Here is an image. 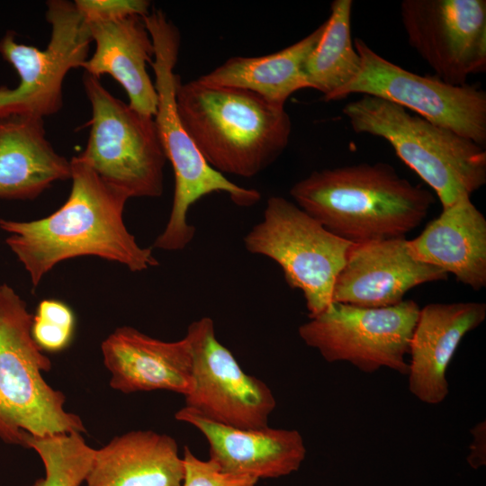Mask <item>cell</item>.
<instances>
[{
    "mask_svg": "<svg viewBox=\"0 0 486 486\" xmlns=\"http://www.w3.org/2000/svg\"><path fill=\"white\" fill-rule=\"evenodd\" d=\"M72 187L67 201L49 216L15 221L0 219L6 244L29 273L33 287L58 263L98 256L141 272L158 265L151 248L129 232L123 211L129 196L104 182L78 156L70 159Z\"/></svg>",
    "mask_w": 486,
    "mask_h": 486,
    "instance_id": "cell-1",
    "label": "cell"
},
{
    "mask_svg": "<svg viewBox=\"0 0 486 486\" xmlns=\"http://www.w3.org/2000/svg\"><path fill=\"white\" fill-rule=\"evenodd\" d=\"M290 195L328 231L354 244L405 238L436 201L385 162L313 171Z\"/></svg>",
    "mask_w": 486,
    "mask_h": 486,
    "instance_id": "cell-2",
    "label": "cell"
},
{
    "mask_svg": "<svg viewBox=\"0 0 486 486\" xmlns=\"http://www.w3.org/2000/svg\"><path fill=\"white\" fill-rule=\"evenodd\" d=\"M176 107L206 162L220 174L253 177L288 146L292 122L284 106L237 87L178 81Z\"/></svg>",
    "mask_w": 486,
    "mask_h": 486,
    "instance_id": "cell-3",
    "label": "cell"
},
{
    "mask_svg": "<svg viewBox=\"0 0 486 486\" xmlns=\"http://www.w3.org/2000/svg\"><path fill=\"white\" fill-rule=\"evenodd\" d=\"M154 46L150 65L158 94L154 121L166 160L175 174V192L169 219L153 247L166 251L184 249L195 235L188 222L191 206L205 195L224 193L238 206L250 207L261 198L260 193L230 181L212 168L202 156L186 131L176 107V86L180 76L174 72L181 37L177 27L159 9L143 17Z\"/></svg>",
    "mask_w": 486,
    "mask_h": 486,
    "instance_id": "cell-4",
    "label": "cell"
},
{
    "mask_svg": "<svg viewBox=\"0 0 486 486\" xmlns=\"http://www.w3.org/2000/svg\"><path fill=\"white\" fill-rule=\"evenodd\" d=\"M356 134L386 140L436 193L442 209L486 184V150L382 98L364 94L342 109Z\"/></svg>",
    "mask_w": 486,
    "mask_h": 486,
    "instance_id": "cell-5",
    "label": "cell"
},
{
    "mask_svg": "<svg viewBox=\"0 0 486 486\" xmlns=\"http://www.w3.org/2000/svg\"><path fill=\"white\" fill-rule=\"evenodd\" d=\"M33 315L9 285H0V437L23 446V436L86 432L77 415L66 411L65 396L42 372L51 368L32 335Z\"/></svg>",
    "mask_w": 486,
    "mask_h": 486,
    "instance_id": "cell-6",
    "label": "cell"
},
{
    "mask_svg": "<svg viewBox=\"0 0 486 486\" xmlns=\"http://www.w3.org/2000/svg\"><path fill=\"white\" fill-rule=\"evenodd\" d=\"M92 106L89 138L78 156L107 184L131 197H158L166 158L154 117L114 97L99 78L85 72Z\"/></svg>",
    "mask_w": 486,
    "mask_h": 486,
    "instance_id": "cell-7",
    "label": "cell"
},
{
    "mask_svg": "<svg viewBox=\"0 0 486 486\" xmlns=\"http://www.w3.org/2000/svg\"><path fill=\"white\" fill-rule=\"evenodd\" d=\"M352 244L282 196L267 200L263 219L244 237L248 252L274 260L287 284L302 292L309 318L332 302L335 281Z\"/></svg>",
    "mask_w": 486,
    "mask_h": 486,
    "instance_id": "cell-8",
    "label": "cell"
},
{
    "mask_svg": "<svg viewBox=\"0 0 486 486\" xmlns=\"http://www.w3.org/2000/svg\"><path fill=\"white\" fill-rule=\"evenodd\" d=\"M46 5L51 34L45 50L17 43L14 32L0 40L1 56L20 77L17 87H0V117L43 119L57 113L63 106L65 76L87 59L91 33L74 2L50 0Z\"/></svg>",
    "mask_w": 486,
    "mask_h": 486,
    "instance_id": "cell-9",
    "label": "cell"
},
{
    "mask_svg": "<svg viewBox=\"0 0 486 486\" xmlns=\"http://www.w3.org/2000/svg\"><path fill=\"white\" fill-rule=\"evenodd\" d=\"M358 74L330 98L368 94L394 103L476 144H486V92L476 85L454 86L436 76L410 72L384 58L360 38Z\"/></svg>",
    "mask_w": 486,
    "mask_h": 486,
    "instance_id": "cell-10",
    "label": "cell"
},
{
    "mask_svg": "<svg viewBox=\"0 0 486 486\" xmlns=\"http://www.w3.org/2000/svg\"><path fill=\"white\" fill-rule=\"evenodd\" d=\"M419 310L413 300L382 308L332 302L298 332L327 362H348L366 374L386 367L407 375L406 356Z\"/></svg>",
    "mask_w": 486,
    "mask_h": 486,
    "instance_id": "cell-11",
    "label": "cell"
},
{
    "mask_svg": "<svg viewBox=\"0 0 486 486\" xmlns=\"http://www.w3.org/2000/svg\"><path fill=\"white\" fill-rule=\"evenodd\" d=\"M193 355V388L185 407L202 416L238 428L268 427L275 408L270 388L243 371L232 353L217 338L213 320L202 317L187 328Z\"/></svg>",
    "mask_w": 486,
    "mask_h": 486,
    "instance_id": "cell-12",
    "label": "cell"
},
{
    "mask_svg": "<svg viewBox=\"0 0 486 486\" xmlns=\"http://www.w3.org/2000/svg\"><path fill=\"white\" fill-rule=\"evenodd\" d=\"M400 13L409 44L436 76L463 86L485 72V0H403Z\"/></svg>",
    "mask_w": 486,
    "mask_h": 486,
    "instance_id": "cell-13",
    "label": "cell"
},
{
    "mask_svg": "<svg viewBox=\"0 0 486 486\" xmlns=\"http://www.w3.org/2000/svg\"><path fill=\"white\" fill-rule=\"evenodd\" d=\"M406 238L352 244L332 292V302L363 308L396 305L420 284L447 279L443 270L415 260Z\"/></svg>",
    "mask_w": 486,
    "mask_h": 486,
    "instance_id": "cell-14",
    "label": "cell"
},
{
    "mask_svg": "<svg viewBox=\"0 0 486 486\" xmlns=\"http://www.w3.org/2000/svg\"><path fill=\"white\" fill-rule=\"evenodd\" d=\"M175 418L204 436L210 459L226 472L258 481L278 478L298 471L306 456L303 438L295 429L234 428L212 421L185 406Z\"/></svg>",
    "mask_w": 486,
    "mask_h": 486,
    "instance_id": "cell-15",
    "label": "cell"
},
{
    "mask_svg": "<svg viewBox=\"0 0 486 486\" xmlns=\"http://www.w3.org/2000/svg\"><path fill=\"white\" fill-rule=\"evenodd\" d=\"M486 318L477 302L430 303L420 308L410 347V392L421 402L437 405L449 393L447 368L464 336Z\"/></svg>",
    "mask_w": 486,
    "mask_h": 486,
    "instance_id": "cell-16",
    "label": "cell"
},
{
    "mask_svg": "<svg viewBox=\"0 0 486 486\" xmlns=\"http://www.w3.org/2000/svg\"><path fill=\"white\" fill-rule=\"evenodd\" d=\"M110 385L123 393L165 390L187 396L193 388L188 338L166 342L131 327L116 328L102 343Z\"/></svg>",
    "mask_w": 486,
    "mask_h": 486,
    "instance_id": "cell-17",
    "label": "cell"
},
{
    "mask_svg": "<svg viewBox=\"0 0 486 486\" xmlns=\"http://www.w3.org/2000/svg\"><path fill=\"white\" fill-rule=\"evenodd\" d=\"M407 251L415 260L434 266L474 291L486 286V219L464 197L442 209L413 239Z\"/></svg>",
    "mask_w": 486,
    "mask_h": 486,
    "instance_id": "cell-18",
    "label": "cell"
},
{
    "mask_svg": "<svg viewBox=\"0 0 486 486\" xmlns=\"http://www.w3.org/2000/svg\"><path fill=\"white\" fill-rule=\"evenodd\" d=\"M87 23L95 50L81 68L97 78L112 76L124 88L132 108L154 117L158 94L146 69L154 57V46L143 17Z\"/></svg>",
    "mask_w": 486,
    "mask_h": 486,
    "instance_id": "cell-19",
    "label": "cell"
},
{
    "mask_svg": "<svg viewBox=\"0 0 486 486\" xmlns=\"http://www.w3.org/2000/svg\"><path fill=\"white\" fill-rule=\"evenodd\" d=\"M184 474L173 437L137 430L94 450L85 482L86 486H181Z\"/></svg>",
    "mask_w": 486,
    "mask_h": 486,
    "instance_id": "cell-20",
    "label": "cell"
},
{
    "mask_svg": "<svg viewBox=\"0 0 486 486\" xmlns=\"http://www.w3.org/2000/svg\"><path fill=\"white\" fill-rule=\"evenodd\" d=\"M71 178V162L46 138L43 119L0 117V198L33 200Z\"/></svg>",
    "mask_w": 486,
    "mask_h": 486,
    "instance_id": "cell-21",
    "label": "cell"
},
{
    "mask_svg": "<svg viewBox=\"0 0 486 486\" xmlns=\"http://www.w3.org/2000/svg\"><path fill=\"white\" fill-rule=\"evenodd\" d=\"M324 28L325 22L306 37L274 53L230 58L198 79L210 85L245 89L284 106L293 93L310 88L304 65Z\"/></svg>",
    "mask_w": 486,
    "mask_h": 486,
    "instance_id": "cell-22",
    "label": "cell"
},
{
    "mask_svg": "<svg viewBox=\"0 0 486 486\" xmlns=\"http://www.w3.org/2000/svg\"><path fill=\"white\" fill-rule=\"evenodd\" d=\"M352 0H334L323 33L309 55L304 74L310 88L330 98L358 74L360 56L351 37Z\"/></svg>",
    "mask_w": 486,
    "mask_h": 486,
    "instance_id": "cell-23",
    "label": "cell"
},
{
    "mask_svg": "<svg viewBox=\"0 0 486 486\" xmlns=\"http://www.w3.org/2000/svg\"><path fill=\"white\" fill-rule=\"evenodd\" d=\"M23 446L34 449L44 464L45 476L32 486H80L95 450L78 432L45 436L25 434Z\"/></svg>",
    "mask_w": 486,
    "mask_h": 486,
    "instance_id": "cell-24",
    "label": "cell"
},
{
    "mask_svg": "<svg viewBox=\"0 0 486 486\" xmlns=\"http://www.w3.org/2000/svg\"><path fill=\"white\" fill-rule=\"evenodd\" d=\"M75 323V315L66 303L46 299L33 315L32 335L42 351L59 352L70 344Z\"/></svg>",
    "mask_w": 486,
    "mask_h": 486,
    "instance_id": "cell-25",
    "label": "cell"
},
{
    "mask_svg": "<svg viewBox=\"0 0 486 486\" xmlns=\"http://www.w3.org/2000/svg\"><path fill=\"white\" fill-rule=\"evenodd\" d=\"M184 474L181 486H256L253 477L223 472L211 459L202 460L188 446L184 447Z\"/></svg>",
    "mask_w": 486,
    "mask_h": 486,
    "instance_id": "cell-26",
    "label": "cell"
},
{
    "mask_svg": "<svg viewBox=\"0 0 486 486\" xmlns=\"http://www.w3.org/2000/svg\"><path fill=\"white\" fill-rule=\"evenodd\" d=\"M74 4L86 22H113L150 12L147 0H76Z\"/></svg>",
    "mask_w": 486,
    "mask_h": 486,
    "instance_id": "cell-27",
    "label": "cell"
},
{
    "mask_svg": "<svg viewBox=\"0 0 486 486\" xmlns=\"http://www.w3.org/2000/svg\"><path fill=\"white\" fill-rule=\"evenodd\" d=\"M472 441L469 446V455L467 462L474 468L485 465L486 463V423L482 421L473 426L471 429Z\"/></svg>",
    "mask_w": 486,
    "mask_h": 486,
    "instance_id": "cell-28",
    "label": "cell"
}]
</instances>
